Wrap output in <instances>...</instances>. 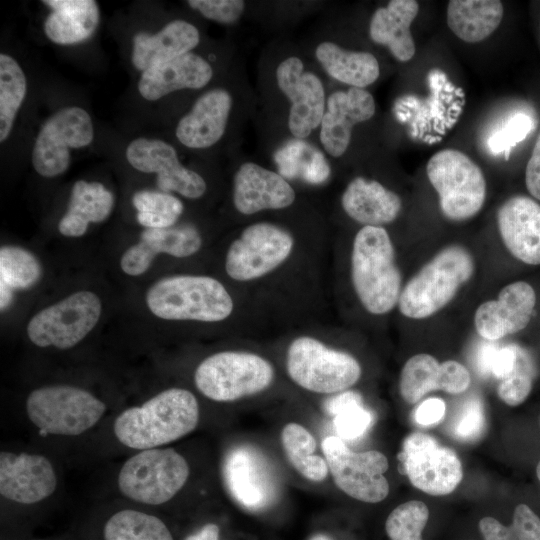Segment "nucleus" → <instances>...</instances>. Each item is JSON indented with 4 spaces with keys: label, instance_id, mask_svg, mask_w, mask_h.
I'll list each match as a JSON object with an SVG mask.
<instances>
[{
    "label": "nucleus",
    "instance_id": "8fccbe9b",
    "mask_svg": "<svg viewBox=\"0 0 540 540\" xmlns=\"http://www.w3.org/2000/svg\"><path fill=\"white\" fill-rule=\"evenodd\" d=\"M525 183L529 193L540 200V133L526 165Z\"/></svg>",
    "mask_w": 540,
    "mask_h": 540
},
{
    "label": "nucleus",
    "instance_id": "f257e3e1",
    "mask_svg": "<svg viewBox=\"0 0 540 540\" xmlns=\"http://www.w3.org/2000/svg\"><path fill=\"white\" fill-rule=\"evenodd\" d=\"M199 422V404L187 389L169 388L141 406L124 410L114 422V433L125 446L152 449L191 433Z\"/></svg>",
    "mask_w": 540,
    "mask_h": 540
},
{
    "label": "nucleus",
    "instance_id": "c9c22d12",
    "mask_svg": "<svg viewBox=\"0 0 540 540\" xmlns=\"http://www.w3.org/2000/svg\"><path fill=\"white\" fill-rule=\"evenodd\" d=\"M325 410L334 416L338 437L352 441L362 437L373 423V414L362 401L359 393L343 391L325 403Z\"/></svg>",
    "mask_w": 540,
    "mask_h": 540
},
{
    "label": "nucleus",
    "instance_id": "6ab92c4d",
    "mask_svg": "<svg viewBox=\"0 0 540 540\" xmlns=\"http://www.w3.org/2000/svg\"><path fill=\"white\" fill-rule=\"evenodd\" d=\"M536 294L530 284L517 281L499 292L496 300L482 303L474 315L475 328L486 340H498L524 329L531 320Z\"/></svg>",
    "mask_w": 540,
    "mask_h": 540
},
{
    "label": "nucleus",
    "instance_id": "393cba45",
    "mask_svg": "<svg viewBox=\"0 0 540 540\" xmlns=\"http://www.w3.org/2000/svg\"><path fill=\"white\" fill-rule=\"evenodd\" d=\"M212 76L209 62L190 52L144 70L137 86L144 99L156 101L177 90L200 89Z\"/></svg>",
    "mask_w": 540,
    "mask_h": 540
},
{
    "label": "nucleus",
    "instance_id": "c03bdc74",
    "mask_svg": "<svg viewBox=\"0 0 540 540\" xmlns=\"http://www.w3.org/2000/svg\"><path fill=\"white\" fill-rule=\"evenodd\" d=\"M187 4L205 18L222 24L237 21L245 8L242 0H189Z\"/></svg>",
    "mask_w": 540,
    "mask_h": 540
},
{
    "label": "nucleus",
    "instance_id": "cd10ccee",
    "mask_svg": "<svg viewBox=\"0 0 540 540\" xmlns=\"http://www.w3.org/2000/svg\"><path fill=\"white\" fill-rule=\"evenodd\" d=\"M51 11L44 21V32L53 43L73 45L89 39L100 21L94 0H44Z\"/></svg>",
    "mask_w": 540,
    "mask_h": 540
},
{
    "label": "nucleus",
    "instance_id": "7c9ffc66",
    "mask_svg": "<svg viewBox=\"0 0 540 540\" xmlns=\"http://www.w3.org/2000/svg\"><path fill=\"white\" fill-rule=\"evenodd\" d=\"M503 14L499 0H451L447 6V24L459 39L477 43L498 28Z\"/></svg>",
    "mask_w": 540,
    "mask_h": 540
},
{
    "label": "nucleus",
    "instance_id": "09e8293b",
    "mask_svg": "<svg viewBox=\"0 0 540 540\" xmlns=\"http://www.w3.org/2000/svg\"><path fill=\"white\" fill-rule=\"evenodd\" d=\"M446 405L440 398H428L414 412L416 423L429 426L439 422L445 415Z\"/></svg>",
    "mask_w": 540,
    "mask_h": 540
},
{
    "label": "nucleus",
    "instance_id": "58836bf2",
    "mask_svg": "<svg viewBox=\"0 0 540 540\" xmlns=\"http://www.w3.org/2000/svg\"><path fill=\"white\" fill-rule=\"evenodd\" d=\"M42 275V267L36 256L18 246L0 249V284L13 291L34 286Z\"/></svg>",
    "mask_w": 540,
    "mask_h": 540
},
{
    "label": "nucleus",
    "instance_id": "20e7f679",
    "mask_svg": "<svg viewBox=\"0 0 540 540\" xmlns=\"http://www.w3.org/2000/svg\"><path fill=\"white\" fill-rule=\"evenodd\" d=\"M473 272L474 259L465 247L453 244L443 248L402 289L400 312L411 319L435 314L455 297Z\"/></svg>",
    "mask_w": 540,
    "mask_h": 540
},
{
    "label": "nucleus",
    "instance_id": "603ef678",
    "mask_svg": "<svg viewBox=\"0 0 540 540\" xmlns=\"http://www.w3.org/2000/svg\"><path fill=\"white\" fill-rule=\"evenodd\" d=\"M219 532V527L216 524L208 523L185 540H219Z\"/></svg>",
    "mask_w": 540,
    "mask_h": 540
},
{
    "label": "nucleus",
    "instance_id": "a18cd8bd",
    "mask_svg": "<svg viewBox=\"0 0 540 540\" xmlns=\"http://www.w3.org/2000/svg\"><path fill=\"white\" fill-rule=\"evenodd\" d=\"M531 120L524 114L515 115L490 141L491 148L497 152L509 149L524 139L531 128Z\"/></svg>",
    "mask_w": 540,
    "mask_h": 540
},
{
    "label": "nucleus",
    "instance_id": "864d4df0",
    "mask_svg": "<svg viewBox=\"0 0 540 540\" xmlns=\"http://www.w3.org/2000/svg\"><path fill=\"white\" fill-rule=\"evenodd\" d=\"M0 293V307L3 311L6 310L12 302L13 290L4 284H0Z\"/></svg>",
    "mask_w": 540,
    "mask_h": 540
},
{
    "label": "nucleus",
    "instance_id": "dca6fc26",
    "mask_svg": "<svg viewBox=\"0 0 540 540\" xmlns=\"http://www.w3.org/2000/svg\"><path fill=\"white\" fill-rule=\"evenodd\" d=\"M223 477L230 495L248 510H262L276 498V480L269 464L251 446H237L227 453Z\"/></svg>",
    "mask_w": 540,
    "mask_h": 540
},
{
    "label": "nucleus",
    "instance_id": "f3484780",
    "mask_svg": "<svg viewBox=\"0 0 540 540\" xmlns=\"http://www.w3.org/2000/svg\"><path fill=\"white\" fill-rule=\"evenodd\" d=\"M280 90L291 103L288 126L292 135L304 139L320 125L325 112V91L320 79L304 70L298 57L283 60L276 69Z\"/></svg>",
    "mask_w": 540,
    "mask_h": 540
},
{
    "label": "nucleus",
    "instance_id": "37998d69",
    "mask_svg": "<svg viewBox=\"0 0 540 540\" xmlns=\"http://www.w3.org/2000/svg\"><path fill=\"white\" fill-rule=\"evenodd\" d=\"M486 427L484 406L480 398L471 397L464 402L454 423L452 433L462 441L478 439Z\"/></svg>",
    "mask_w": 540,
    "mask_h": 540
},
{
    "label": "nucleus",
    "instance_id": "39448f33",
    "mask_svg": "<svg viewBox=\"0 0 540 540\" xmlns=\"http://www.w3.org/2000/svg\"><path fill=\"white\" fill-rule=\"evenodd\" d=\"M274 376L273 365L258 354L221 351L197 366L194 382L207 398L233 402L263 392L270 387Z\"/></svg>",
    "mask_w": 540,
    "mask_h": 540
},
{
    "label": "nucleus",
    "instance_id": "a211bd4d",
    "mask_svg": "<svg viewBox=\"0 0 540 540\" xmlns=\"http://www.w3.org/2000/svg\"><path fill=\"white\" fill-rule=\"evenodd\" d=\"M57 477L52 463L39 454L0 453V494L21 504L40 502L53 494Z\"/></svg>",
    "mask_w": 540,
    "mask_h": 540
},
{
    "label": "nucleus",
    "instance_id": "3c124183",
    "mask_svg": "<svg viewBox=\"0 0 540 540\" xmlns=\"http://www.w3.org/2000/svg\"><path fill=\"white\" fill-rule=\"evenodd\" d=\"M497 346L494 344H484L478 351L477 364L479 371L486 375L490 374L492 358Z\"/></svg>",
    "mask_w": 540,
    "mask_h": 540
},
{
    "label": "nucleus",
    "instance_id": "4be33fe9",
    "mask_svg": "<svg viewBox=\"0 0 540 540\" xmlns=\"http://www.w3.org/2000/svg\"><path fill=\"white\" fill-rule=\"evenodd\" d=\"M497 224L508 251L530 265L540 264V205L533 199L516 195L498 209Z\"/></svg>",
    "mask_w": 540,
    "mask_h": 540
},
{
    "label": "nucleus",
    "instance_id": "e433bc0d",
    "mask_svg": "<svg viewBox=\"0 0 540 540\" xmlns=\"http://www.w3.org/2000/svg\"><path fill=\"white\" fill-rule=\"evenodd\" d=\"M140 225L150 229L174 226L183 212L180 199L163 191L140 190L132 197Z\"/></svg>",
    "mask_w": 540,
    "mask_h": 540
},
{
    "label": "nucleus",
    "instance_id": "ddd939ff",
    "mask_svg": "<svg viewBox=\"0 0 540 540\" xmlns=\"http://www.w3.org/2000/svg\"><path fill=\"white\" fill-rule=\"evenodd\" d=\"M293 247L292 235L283 228L268 222L251 224L230 244L226 273L239 282L259 279L282 265Z\"/></svg>",
    "mask_w": 540,
    "mask_h": 540
},
{
    "label": "nucleus",
    "instance_id": "de8ad7c7",
    "mask_svg": "<svg viewBox=\"0 0 540 540\" xmlns=\"http://www.w3.org/2000/svg\"><path fill=\"white\" fill-rule=\"evenodd\" d=\"M519 351L520 349L513 345L497 347L492 358L490 374L501 380L512 374L518 362Z\"/></svg>",
    "mask_w": 540,
    "mask_h": 540
},
{
    "label": "nucleus",
    "instance_id": "2f4dec72",
    "mask_svg": "<svg viewBox=\"0 0 540 540\" xmlns=\"http://www.w3.org/2000/svg\"><path fill=\"white\" fill-rule=\"evenodd\" d=\"M315 55L324 70L339 82L361 88L374 83L380 74L375 56L364 51H349L332 42H322Z\"/></svg>",
    "mask_w": 540,
    "mask_h": 540
},
{
    "label": "nucleus",
    "instance_id": "2eb2a0df",
    "mask_svg": "<svg viewBox=\"0 0 540 540\" xmlns=\"http://www.w3.org/2000/svg\"><path fill=\"white\" fill-rule=\"evenodd\" d=\"M125 156L136 170L156 174L157 186L163 192H176L189 199H198L206 192L203 177L183 166L175 148L163 140L136 138L128 144Z\"/></svg>",
    "mask_w": 540,
    "mask_h": 540
},
{
    "label": "nucleus",
    "instance_id": "9d476101",
    "mask_svg": "<svg viewBox=\"0 0 540 540\" xmlns=\"http://www.w3.org/2000/svg\"><path fill=\"white\" fill-rule=\"evenodd\" d=\"M323 456L335 485L348 496L366 503L384 500L389 483L384 476L389 463L377 450L354 452L338 436H327L321 442Z\"/></svg>",
    "mask_w": 540,
    "mask_h": 540
},
{
    "label": "nucleus",
    "instance_id": "473e14b6",
    "mask_svg": "<svg viewBox=\"0 0 540 540\" xmlns=\"http://www.w3.org/2000/svg\"><path fill=\"white\" fill-rule=\"evenodd\" d=\"M280 439L287 460L302 477L312 482H322L328 477L326 459L315 453L316 439L307 428L290 422L283 427Z\"/></svg>",
    "mask_w": 540,
    "mask_h": 540
},
{
    "label": "nucleus",
    "instance_id": "49530a36",
    "mask_svg": "<svg viewBox=\"0 0 540 540\" xmlns=\"http://www.w3.org/2000/svg\"><path fill=\"white\" fill-rule=\"evenodd\" d=\"M470 381V373L461 363L454 360L440 363L439 390L459 394L469 387Z\"/></svg>",
    "mask_w": 540,
    "mask_h": 540
},
{
    "label": "nucleus",
    "instance_id": "f704fd0d",
    "mask_svg": "<svg viewBox=\"0 0 540 540\" xmlns=\"http://www.w3.org/2000/svg\"><path fill=\"white\" fill-rule=\"evenodd\" d=\"M105 540H173L164 524L156 516L137 511L121 510L113 514L104 527Z\"/></svg>",
    "mask_w": 540,
    "mask_h": 540
},
{
    "label": "nucleus",
    "instance_id": "5fc2aeb1",
    "mask_svg": "<svg viewBox=\"0 0 540 540\" xmlns=\"http://www.w3.org/2000/svg\"><path fill=\"white\" fill-rule=\"evenodd\" d=\"M309 540H332L328 535L326 534H315L313 535Z\"/></svg>",
    "mask_w": 540,
    "mask_h": 540
},
{
    "label": "nucleus",
    "instance_id": "0eeeda50",
    "mask_svg": "<svg viewBox=\"0 0 540 540\" xmlns=\"http://www.w3.org/2000/svg\"><path fill=\"white\" fill-rule=\"evenodd\" d=\"M190 474L186 459L172 448L141 450L122 465L118 474L121 493L140 503L160 505L172 499Z\"/></svg>",
    "mask_w": 540,
    "mask_h": 540
},
{
    "label": "nucleus",
    "instance_id": "f8f14e48",
    "mask_svg": "<svg viewBox=\"0 0 540 540\" xmlns=\"http://www.w3.org/2000/svg\"><path fill=\"white\" fill-rule=\"evenodd\" d=\"M94 138L89 113L78 106H67L42 124L32 149V165L42 177L54 178L69 167L71 151L88 146Z\"/></svg>",
    "mask_w": 540,
    "mask_h": 540
},
{
    "label": "nucleus",
    "instance_id": "72a5a7b5",
    "mask_svg": "<svg viewBox=\"0 0 540 540\" xmlns=\"http://www.w3.org/2000/svg\"><path fill=\"white\" fill-rule=\"evenodd\" d=\"M27 93L26 75L19 63L0 54V142L10 136L17 113Z\"/></svg>",
    "mask_w": 540,
    "mask_h": 540
},
{
    "label": "nucleus",
    "instance_id": "9b49d317",
    "mask_svg": "<svg viewBox=\"0 0 540 540\" xmlns=\"http://www.w3.org/2000/svg\"><path fill=\"white\" fill-rule=\"evenodd\" d=\"M101 312L95 293L78 291L35 314L28 322L27 335L38 347L69 349L92 331Z\"/></svg>",
    "mask_w": 540,
    "mask_h": 540
},
{
    "label": "nucleus",
    "instance_id": "412c9836",
    "mask_svg": "<svg viewBox=\"0 0 540 540\" xmlns=\"http://www.w3.org/2000/svg\"><path fill=\"white\" fill-rule=\"evenodd\" d=\"M294 201V189L282 175L274 171L246 162L235 173L233 203L241 214L284 209Z\"/></svg>",
    "mask_w": 540,
    "mask_h": 540
},
{
    "label": "nucleus",
    "instance_id": "b1692460",
    "mask_svg": "<svg viewBox=\"0 0 540 540\" xmlns=\"http://www.w3.org/2000/svg\"><path fill=\"white\" fill-rule=\"evenodd\" d=\"M232 107L228 91L217 88L202 94L178 122L175 134L179 142L192 149L216 144L223 136Z\"/></svg>",
    "mask_w": 540,
    "mask_h": 540
},
{
    "label": "nucleus",
    "instance_id": "ea45409f",
    "mask_svg": "<svg viewBox=\"0 0 540 540\" xmlns=\"http://www.w3.org/2000/svg\"><path fill=\"white\" fill-rule=\"evenodd\" d=\"M479 530L484 540H540V518L526 504H518L512 523L505 526L493 517L479 521Z\"/></svg>",
    "mask_w": 540,
    "mask_h": 540
},
{
    "label": "nucleus",
    "instance_id": "1a4fd4ad",
    "mask_svg": "<svg viewBox=\"0 0 540 540\" xmlns=\"http://www.w3.org/2000/svg\"><path fill=\"white\" fill-rule=\"evenodd\" d=\"M426 172L439 195L445 217L454 221L476 215L486 198V181L481 168L465 153L444 149L428 161Z\"/></svg>",
    "mask_w": 540,
    "mask_h": 540
},
{
    "label": "nucleus",
    "instance_id": "5701e85b",
    "mask_svg": "<svg viewBox=\"0 0 540 540\" xmlns=\"http://www.w3.org/2000/svg\"><path fill=\"white\" fill-rule=\"evenodd\" d=\"M201 246L202 237L192 225L146 228L140 235V241L123 253L120 266L127 275L139 276L149 269L160 253L186 258L196 254Z\"/></svg>",
    "mask_w": 540,
    "mask_h": 540
},
{
    "label": "nucleus",
    "instance_id": "aec40b11",
    "mask_svg": "<svg viewBox=\"0 0 540 540\" xmlns=\"http://www.w3.org/2000/svg\"><path fill=\"white\" fill-rule=\"evenodd\" d=\"M375 101L368 91L351 87L332 93L320 123V141L328 154L342 156L350 143L355 124L372 118Z\"/></svg>",
    "mask_w": 540,
    "mask_h": 540
},
{
    "label": "nucleus",
    "instance_id": "6e6d98bb",
    "mask_svg": "<svg viewBox=\"0 0 540 540\" xmlns=\"http://www.w3.org/2000/svg\"><path fill=\"white\" fill-rule=\"evenodd\" d=\"M536 475L538 477V480L540 481V461L538 462L536 467Z\"/></svg>",
    "mask_w": 540,
    "mask_h": 540
},
{
    "label": "nucleus",
    "instance_id": "79ce46f5",
    "mask_svg": "<svg viewBox=\"0 0 540 540\" xmlns=\"http://www.w3.org/2000/svg\"><path fill=\"white\" fill-rule=\"evenodd\" d=\"M532 373L524 354L519 351L515 370L508 377L502 379L497 393L499 398L509 406L523 403L532 389Z\"/></svg>",
    "mask_w": 540,
    "mask_h": 540
},
{
    "label": "nucleus",
    "instance_id": "4c0bfd02",
    "mask_svg": "<svg viewBox=\"0 0 540 540\" xmlns=\"http://www.w3.org/2000/svg\"><path fill=\"white\" fill-rule=\"evenodd\" d=\"M440 363L435 357L421 353L404 364L399 380V391L409 404H415L427 393L439 390Z\"/></svg>",
    "mask_w": 540,
    "mask_h": 540
},
{
    "label": "nucleus",
    "instance_id": "6e6552de",
    "mask_svg": "<svg viewBox=\"0 0 540 540\" xmlns=\"http://www.w3.org/2000/svg\"><path fill=\"white\" fill-rule=\"evenodd\" d=\"M30 421L41 431L76 436L93 427L106 405L89 391L70 385H51L33 390L26 400Z\"/></svg>",
    "mask_w": 540,
    "mask_h": 540
},
{
    "label": "nucleus",
    "instance_id": "bb28decb",
    "mask_svg": "<svg viewBox=\"0 0 540 540\" xmlns=\"http://www.w3.org/2000/svg\"><path fill=\"white\" fill-rule=\"evenodd\" d=\"M345 213L364 226L382 227L393 222L402 207L400 197L375 180L362 177L349 182L341 198Z\"/></svg>",
    "mask_w": 540,
    "mask_h": 540
},
{
    "label": "nucleus",
    "instance_id": "f03ea898",
    "mask_svg": "<svg viewBox=\"0 0 540 540\" xmlns=\"http://www.w3.org/2000/svg\"><path fill=\"white\" fill-rule=\"evenodd\" d=\"M351 279L366 311L390 312L401 294V273L389 234L383 227L363 226L355 235L351 252Z\"/></svg>",
    "mask_w": 540,
    "mask_h": 540
},
{
    "label": "nucleus",
    "instance_id": "c85d7f7f",
    "mask_svg": "<svg viewBox=\"0 0 540 540\" xmlns=\"http://www.w3.org/2000/svg\"><path fill=\"white\" fill-rule=\"evenodd\" d=\"M419 11L415 0H392L372 15L369 34L371 39L386 46L399 61H409L415 54L410 26Z\"/></svg>",
    "mask_w": 540,
    "mask_h": 540
},
{
    "label": "nucleus",
    "instance_id": "c756f323",
    "mask_svg": "<svg viewBox=\"0 0 540 540\" xmlns=\"http://www.w3.org/2000/svg\"><path fill=\"white\" fill-rule=\"evenodd\" d=\"M114 203V195L102 183L75 182L67 211L58 223L59 232L66 237L83 236L90 223H100L109 217Z\"/></svg>",
    "mask_w": 540,
    "mask_h": 540
},
{
    "label": "nucleus",
    "instance_id": "423d86ee",
    "mask_svg": "<svg viewBox=\"0 0 540 540\" xmlns=\"http://www.w3.org/2000/svg\"><path fill=\"white\" fill-rule=\"evenodd\" d=\"M286 370L299 387L318 394L346 391L361 377V366L351 354L326 346L311 336L291 341Z\"/></svg>",
    "mask_w": 540,
    "mask_h": 540
},
{
    "label": "nucleus",
    "instance_id": "4468645a",
    "mask_svg": "<svg viewBox=\"0 0 540 540\" xmlns=\"http://www.w3.org/2000/svg\"><path fill=\"white\" fill-rule=\"evenodd\" d=\"M400 459L411 484L430 495L453 492L463 477L456 453L422 432H414L405 438Z\"/></svg>",
    "mask_w": 540,
    "mask_h": 540
},
{
    "label": "nucleus",
    "instance_id": "a19ab883",
    "mask_svg": "<svg viewBox=\"0 0 540 540\" xmlns=\"http://www.w3.org/2000/svg\"><path fill=\"white\" fill-rule=\"evenodd\" d=\"M429 518V509L419 500L400 504L391 511L385 522L390 540H422L421 533Z\"/></svg>",
    "mask_w": 540,
    "mask_h": 540
},
{
    "label": "nucleus",
    "instance_id": "7ed1b4c3",
    "mask_svg": "<svg viewBox=\"0 0 540 540\" xmlns=\"http://www.w3.org/2000/svg\"><path fill=\"white\" fill-rule=\"evenodd\" d=\"M146 304L156 317L174 321L220 322L234 310L225 286L205 275L164 277L147 290Z\"/></svg>",
    "mask_w": 540,
    "mask_h": 540
},
{
    "label": "nucleus",
    "instance_id": "a878e982",
    "mask_svg": "<svg viewBox=\"0 0 540 540\" xmlns=\"http://www.w3.org/2000/svg\"><path fill=\"white\" fill-rule=\"evenodd\" d=\"M199 41L198 29L190 22L177 19L167 23L154 34L144 32L135 34L131 61L137 70L143 72L154 65L190 53Z\"/></svg>",
    "mask_w": 540,
    "mask_h": 540
}]
</instances>
